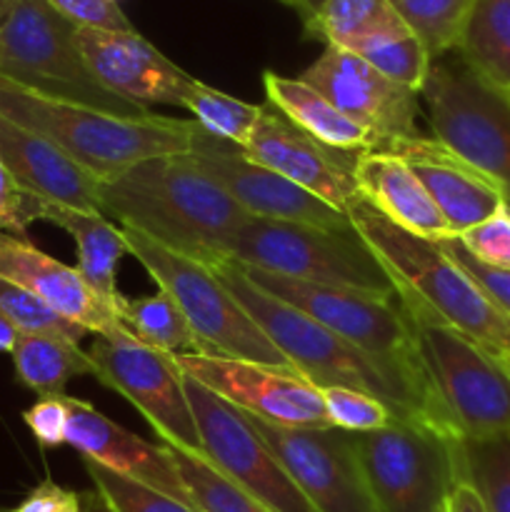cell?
<instances>
[{
  "label": "cell",
  "mask_w": 510,
  "mask_h": 512,
  "mask_svg": "<svg viewBox=\"0 0 510 512\" xmlns=\"http://www.w3.org/2000/svg\"><path fill=\"white\" fill-rule=\"evenodd\" d=\"M353 178L360 198L398 228L435 243L455 238L425 185L400 155L385 150L358 153Z\"/></svg>",
  "instance_id": "cell-24"
},
{
  "label": "cell",
  "mask_w": 510,
  "mask_h": 512,
  "mask_svg": "<svg viewBox=\"0 0 510 512\" xmlns=\"http://www.w3.org/2000/svg\"><path fill=\"white\" fill-rule=\"evenodd\" d=\"M0 278L20 285L70 323L95 335L125 333L118 305L105 303L85 285L78 268L50 258L23 235L0 230Z\"/></svg>",
  "instance_id": "cell-20"
},
{
  "label": "cell",
  "mask_w": 510,
  "mask_h": 512,
  "mask_svg": "<svg viewBox=\"0 0 510 512\" xmlns=\"http://www.w3.org/2000/svg\"><path fill=\"white\" fill-rule=\"evenodd\" d=\"M420 365L463 440L510 438V375L503 363L433 313L398 295Z\"/></svg>",
  "instance_id": "cell-6"
},
{
  "label": "cell",
  "mask_w": 510,
  "mask_h": 512,
  "mask_svg": "<svg viewBox=\"0 0 510 512\" xmlns=\"http://www.w3.org/2000/svg\"><path fill=\"white\" fill-rule=\"evenodd\" d=\"M230 260L305 283L395 295L393 278L353 225L320 228L288 220L250 218L235 233Z\"/></svg>",
  "instance_id": "cell-7"
},
{
  "label": "cell",
  "mask_w": 510,
  "mask_h": 512,
  "mask_svg": "<svg viewBox=\"0 0 510 512\" xmlns=\"http://www.w3.org/2000/svg\"><path fill=\"white\" fill-rule=\"evenodd\" d=\"M173 358L183 375L198 380L240 413L283 428H330L323 395L298 370L210 353Z\"/></svg>",
  "instance_id": "cell-14"
},
{
  "label": "cell",
  "mask_w": 510,
  "mask_h": 512,
  "mask_svg": "<svg viewBox=\"0 0 510 512\" xmlns=\"http://www.w3.org/2000/svg\"><path fill=\"white\" fill-rule=\"evenodd\" d=\"M123 235L128 255H133L148 270L153 283L173 298L195 338L203 343L205 353L290 368L288 360L230 295L213 268L173 253L130 228H123Z\"/></svg>",
  "instance_id": "cell-9"
},
{
  "label": "cell",
  "mask_w": 510,
  "mask_h": 512,
  "mask_svg": "<svg viewBox=\"0 0 510 512\" xmlns=\"http://www.w3.org/2000/svg\"><path fill=\"white\" fill-rule=\"evenodd\" d=\"M75 30L45 0H18L0 23V78L60 103L123 118H148V108L108 93L95 80L80 53Z\"/></svg>",
  "instance_id": "cell-5"
},
{
  "label": "cell",
  "mask_w": 510,
  "mask_h": 512,
  "mask_svg": "<svg viewBox=\"0 0 510 512\" xmlns=\"http://www.w3.org/2000/svg\"><path fill=\"white\" fill-rule=\"evenodd\" d=\"M320 395H323L325 418L330 428H338L343 433H370L395 420L388 405L363 390L325 388L320 390Z\"/></svg>",
  "instance_id": "cell-38"
},
{
  "label": "cell",
  "mask_w": 510,
  "mask_h": 512,
  "mask_svg": "<svg viewBox=\"0 0 510 512\" xmlns=\"http://www.w3.org/2000/svg\"><path fill=\"white\" fill-rule=\"evenodd\" d=\"M418 95L433 138L498 185L510 208V95L478 78L458 53L430 63Z\"/></svg>",
  "instance_id": "cell-8"
},
{
  "label": "cell",
  "mask_w": 510,
  "mask_h": 512,
  "mask_svg": "<svg viewBox=\"0 0 510 512\" xmlns=\"http://www.w3.org/2000/svg\"><path fill=\"white\" fill-rule=\"evenodd\" d=\"M303 83L318 90L325 100L355 123L365 125L390 143L418 138L420 95L365 63L353 50L325 45L323 55L300 75Z\"/></svg>",
  "instance_id": "cell-17"
},
{
  "label": "cell",
  "mask_w": 510,
  "mask_h": 512,
  "mask_svg": "<svg viewBox=\"0 0 510 512\" xmlns=\"http://www.w3.org/2000/svg\"><path fill=\"white\" fill-rule=\"evenodd\" d=\"M345 213L390 273L395 293L413 298L498 360H510V315L435 240L398 228L360 195Z\"/></svg>",
  "instance_id": "cell-3"
},
{
  "label": "cell",
  "mask_w": 510,
  "mask_h": 512,
  "mask_svg": "<svg viewBox=\"0 0 510 512\" xmlns=\"http://www.w3.org/2000/svg\"><path fill=\"white\" fill-rule=\"evenodd\" d=\"M165 448L170 450L175 470L198 512H273L243 488H238L233 480L225 478L220 470H215L205 455L188 453L173 445H165Z\"/></svg>",
  "instance_id": "cell-31"
},
{
  "label": "cell",
  "mask_w": 510,
  "mask_h": 512,
  "mask_svg": "<svg viewBox=\"0 0 510 512\" xmlns=\"http://www.w3.org/2000/svg\"><path fill=\"white\" fill-rule=\"evenodd\" d=\"M80 508H83V493L63 488L53 480H43L10 512H80Z\"/></svg>",
  "instance_id": "cell-44"
},
{
  "label": "cell",
  "mask_w": 510,
  "mask_h": 512,
  "mask_svg": "<svg viewBox=\"0 0 510 512\" xmlns=\"http://www.w3.org/2000/svg\"><path fill=\"white\" fill-rule=\"evenodd\" d=\"M500 363H503V368H505V373L510 375V360H500Z\"/></svg>",
  "instance_id": "cell-51"
},
{
  "label": "cell",
  "mask_w": 510,
  "mask_h": 512,
  "mask_svg": "<svg viewBox=\"0 0 510 512\" xmlns=\"http://www.w3.org/2000/svg\"><path fill=\"white\" fill-rule=\"evenodd\" d=\"M100 213L118 218L173 253L213 268L230 260V245L250 215L190 155L143 160L100 183Z\"/></svg>",
  "instance_id": "cell-2"
},
{
  "label": "cell",
  "mask_w": 510,
  "mask_h": 512,
  "mask_svg": "<svg viewBox=\"0 0 510 512\" xmlns=\"http://www.w3.org/2000/svg\"><path fill=\"white\" fill-rule=\"evenodd\" d=\"M68 395H53V398H40L23 413V423L33 433L43 448H58L65 445L68 433Z\"/></svg>",
  "instance_id": "cell-42"
},
{
  "label": "cell",
  "mask_w": 510,
  "mask_h": 512,
  "mask_svg": "<svg viewBox=\"0 0 510 512\" xmlns=\"http://www.w3.org/2000/svg\"><path fill=\"white\" fill-rule=\"evenodd\" d=\"M80 512H113V510H110V505L105 503L103 495L93 488L83 493V508H80Z\"/></svg>",
  "instance_id": "cell-47"
},
{
  "label": "cell",
  "mask_w": 510,
  "mask_h": 512,
  "mask_svg": "<svg viewBox=\"0 0 510 512\" xmlns=\"http://www.w3.org/2000/svg\"><path fill=\"white\" fill-rule=\"evenodd\" d=\"M118 310L125 330L148 348L168 355L205 353L185 315L163 290L143 298H120Z\"/></svg>",
  "instance_id": "cell-29"
},
{
  "label": "cell",
  "mask_w": 510,
  "mask_h": 512,
  "mask_svg": "<svg viewBox=\"0 0 510 512\" xmlns=\"http://www.w3.org/2000/svg\"><path fill=\"white\" fill-rule=\"evenodd\" d=\"M365 488L378 512H445L458 478V443L413 420L350 433Z\"/></svg>",
  "instance_id": "cell-10"
},
{
  "label": "cell",
  "mask_w": 510,
  "mask_h": 512,
  "mask_svg": "<svg viewBox=\"0 0 510 512\" xmlns=\"http://www.w3.org/2000/svg\"><path fill=\"white\" fill-rule=\"evenodd\" d=\"M15 3H18V0H0V23H3L5 15H8L10 10H13Z\"/></svg>",
  "instance_id": "cell-49"
},
{
  "label": "cell",
  "mask_w": 510,
  "mask_h": 512,
  "mask_svg": "<svg viewBox=\"0 0 510 512\" xmlns=\"http://www.w3.org/2000/svg\"><path fill=\"white\" fill-rule=\"evenodd\" d=\"M460 245L490 268L510 270V208L505 205L488 220L458 235Z\"/></svg>",
  "instance_id": "cell-39"
},
{
  "label": "cell",
  "mask_w": 510,
  "mask_h": 512,
  "mask_svg": "<svg viewBox=\"0 0 510 512\" xmlns=\"http://www.w3.org/2000/svg\"><path fill=\"white\" fill-rule=\"evenodd\" d=\"M243 150L250 160L283 175L290 183L318 195L335 210L345 213L358 198L353 160L358 153H338L295 128L280 110L260 105V118ZM348 215V213H345Z\"/></svg>",
  "instance_id": "cell-18"
},
{
  "label": "cell",
  "mask_w": 510,
  "mask_h": 512,
  "mask_svg": "<svg viewBox=\"0 0 510 512\" xmlns=\"http://www.w3.org/2000/svg\"><path fill=\"white\" fill-rule=\"evenodd\" d=\"M275 3L285 5V8H293L295 10V0H275Z\"/></svg>",
  "instance_id": "cell-50"
},
{
  "label": "cell",
  "mask_w": 510,
  "mask_h": 512,
  "mask_svg": "<svg viewBox=\"0 0 510 512\" xmlns=\"http://www.w3.org/2000/svg\"><path fill=\"white\" fill-rule=\"evenodd\" d=\"M183 108L193 113L195 123L203 133L238 145V148H245L260 118V105L245 103V100L233 98L218 88H210L195 78L185 93Z\"/></svg>",
  "instance_id": "cell-34"
},
{
  "label": "cell",
  "mask_w": 510,
  "mask_h": 512,
  "mask_svg": "<svg viewBox=\"0 0 510 512\" xmlns=\"http://www.w3.org/2000/svg\"><path fill=\"white\" fill-rule=\"evenodd\" d=\"M458 473L478 490L488 512H510V438L460 440Z\"/></svg>",
  "instance_id": "cell-33"
},
{
  "label": "cell",
  "mask_w": 510,
  "mask_h": 512,
  "mask_svg": "<svg viewBox=\"0 0 510 512\" xmlns=\"http://www.w3.org/2000/svg\"><path fill=\"white\" fill-rule=\"evenodd\" d=\"M263 88L265 98L275 110H280L295 128L323 143L325 148L338 153L385 150V140L380 135L340 113L330 100H325L318 90L300 78H285L273 70H265Z\"/></svg>",
  "instance_id": "cell-25"
},
{
  "label": "cell",
  "mask_w": 510,
  "mask_h": 512,
  "mask_svg": "<svg viewBox=\"0 0 510 512\" xmlns=\"http://www.w3.org/2000/svg\"><path fill=\"white\" fill-rule=\"evenodd\" d=\"M190 158L250 215L263 220H288L320 228H350V218L318 195L290 183L283 175L250 160L238 145L210 138L195 123Z\"/></svg>",
  "instance_id": "cell-16"
},
{
  "label": "cell",
  "mask_w": 510,
  "mask_h": 512,
  "mask_svg": "<svg viewBox=\"0 0 510 512\" xmlns=\"http://www.w3.org/2000/svg\"><path fill=\"white\" fill-rule=\"evenodd\" d=\"M183 385L203 455L215 470L273 512H318L290 480L248 415L188 375Z\"/></svg>",
  "instance_id": "cell-13"
},
{
  "label": "cell",
  "mask_w": 510,
  "mask_h": 512,
  "mask_svg": "<svg viewBox=\"0 0 510 512\" xmlns=\"http://www.w3.org/2000/svg\"><path fill=\"white\" fill-rule=\"evenodd\" d=\"M455 53L478 78L510 95V0H473Z\"/></svg>",
  "instance_id": "cell-27"
},
{
  "label": "cell",
  "mask_w": 510,
  "mask_h": 512,
  "mask_svg": "<svg viewBox=\"0 0 510 512\" xmlns=\"http://www.w3.org/2000/svg\"><path fill=\"white\" fill-rule=\"evenodd\" d=\"M68 400V433L65 445L78 450L83 460L98 463L103 468L115 470L125 478L140 480L160 493L190 503L188 490L175 470L170 450L165 445L148 443L123 425L105 418L100 410L78 398ZM193 505V503H190ZM195 508V505H193Z\"/></svg>",
  "instance_id": "cell-21"
},
{
  "label": "cell",
  "mask_w": 510,
  "mask_h": 512,
  "mask_svg": "<svg viewBox=\"0 0 510 512\" xmlns=\"http://www.w3.org/2000/svg\"><path fill=\"white\" fill-rule=\"evenodd\" d=\"M403 25L390 0H323L315 18L303 28L308 38L350 48L355 40Z\"/></svg>",
  "instance_id": "cell-30"
},
{
  "label": "cell",
  "mask_w": 510,
  "mask_h": 512,
  "mask_svg": "<svg viewBox=\"0 0 510 512\" xmlns=\"http://www.w3.org/2000/svg\"><path fill=\"white\" fill-rule=\"evenodd\" d=\"M345 50H353L355 55H360L365 63L373 65L385 78L395 80V83L405 85L415 93H420L425 78H428L430 63H433L425 45L405 25L355 40Z\"/></svg>",
  "instance_id": "cell-32"
},
{
  "label": "cell",
  "mask_w": 510,
  "mask_h": 512,
  "mask_svg": "<svg viewBox=\"0 0 510 512\" xmlns=\"http://www.w3.org/2000/svg\"><path fill=\"white\" fill-rule=\"evenodd\" d=\"M320 5H323V0H295V10H298L303 25H308L310 20L315 18V13L320 10Z\"/></svg>",
  "instance_id": "cell-48"
},
{
  "label": "cell",
  "mask_w": 510,
  "mask_h": 512,
  "mask_svg": "<svg viewBox=\"0 0 510 512\" xmlns=\"http://www.w3.org/2000/svg\"><path fill=\"white\" fill-rule=\"evenodd\" d=\"M115 3H118V0H115Z\"/></svg>",
  "instance_id": "cell-53"
},
{
  "label": "cell",
  "mask_w": 510,
  "mask_h": 512,
  "mask_svg": "<svg viewBox=\"0 0 510 512\" xmlns=\"http://www.w3.org/2000/svg\"><path fill=\"white\" fill-rule=\"evenodd\" d=\"M38 220L58 225L78 245V273L105 303L120 305L118 265L128 255L123 228H115L103 213L63 208L38 200Z\"/></svg>",
  "instance_id": "cell-26"
},
{
  "label": "cell",
  "mask_w": 510,
  "mask_h": 512,
  "mask_svg": "<svg viewBox=\"0 0 510 512\" xmlns=\"http://www.w3.org/2000/svg\"><path fill=\"white\" fill-rule=\"evenodd\" d=\"M0 313L18 328V333L58 335V338L73 340V343H80L88 335V330L55 313L33 293L3 278H0Z\"/></svg>",
  "instance_id": "cell-37"
},
{
  "label": "cell",
  "mask_w": 510,
  "mask_h": 512,
  "mask_svg": "<svg viewBox=\"0 0 510 512\" xmlns=\"http://www.w3.org/2000/svg\"><path fill=\"white\" fill-rule=\"evenodd\" d=\"M88 358L93 378L123 395L148 420L163 445L203 455L198 425L185 398V375L173 355L148 348L125 330L95 335Z\"/></svg>",
  "instance_id": "cell-12"
},
{
  "label": "cell",
  "mask_w": 510,
  "mask_h": 512,
  "mask_svg": "<svg viewBox=\"0 0 510 512\" xmlns=\"http://www.w3.org/2000/svg\"><path fill=\"white\" fill-rule=\"evenodd\" d=\"M260 438L318 512H378L365 488L350 433L283 428L248 415Z\"/></svg>",
  "instance_id": "cell-15"
},
{
  "label": "cell",
  "mask_w": 510,
  "mask_h": 512,
  "mask_svg": "<svg viewBox=\"0 0 510 512\" xmlns=\"http://www.w3.org/2000/svg\"><path fill=\"white\" fill-rule=\"evenodd\" d=\"M0 512H10V510H3V508H0Z\"/></svg>",
  "instance_id": "cell-52"
},
{
  "label": "cell",
  "mask_w": 510,
  "mask_h": 512,
  "mask_svg": "<svg viewBox=\"0 0 510 512\" xmlns=\"http://www.w3.org/2000/svg\"><path fill=\"white\" fill-rule=\"evenodd\" d=\"M20 333L3 313H0V353H13L15 343H18Z\"/></svg>",
  "instance_id": "cell-46"
},
{
  "label": "cell",
  "mask_w": 510,
  "mask_h": 512,
  "mask_svg": "<svg viewBox=\"0 0 510 512\" xmlns=\"http://www.w3.org/2000/svg\"><path fill=\"white\" fill-rule=\"evenodd\" d=\"M75 40L90 73L108 93L140 108L148 105L183 108L193 78L173 60L165 58L138 30L118 33V30L78 28Z\"/></svg>",
  "instance_id": "cell-19"
},
{
  "label": "cell",
  "mask_w": 510,
  "mask_h": 512,
  "mask_svg": "<svg viewBox=\"0 0 510 512\" xmlns=\"http://www.w3.org/2000/svg\"><path fill=\"white\" fill-rule=\"evenodd\" d=\"M10 358H13L15 380L38 393L40 398L65 395L70 380L93 375L88 350H80L78 343L58 335L20 333Z\"/></svg>",
  "instance_id": "cell-28"
},
{
  "label": "cell",
  "mask_w": 510,
  "mask_h": 512,
  "mask_svg": "<svg viewBox=\"0 0 510 512\" xmlns=\"http://www.w3.org/2000/svg\"><path fill=\"white\" fill-rule=\"evenodd\" d=\"M33 220H38V198L25 193L0 163V230L23 235Z\"/></svg>",
  "instance_id": "cell-43"
},
{
  "label": "cell",
  "mask_w": 510,
  "mask_h": 512,
  "mask_svg": "<svg viewBox=\"0 0 510 512\" xmlns=\"http://www.w3.org/2000/svg\"><path fill=\"white\" fill-rule=\"evenodd\" d=\"M385 153L400 155L413 168L455 238L505 208L498 185L435 138L395 140Z\"/></svg>",
  "instance_id": "cell-22"
},
{
  "label": "cell",
  "mask_w": 510,
  "mask_h": 512,
  "mask_svg": "<svg viewBox=\"0 0 510 512\" xmlns=\"http://www.w3.org/2000/svg\"><path fill=\"white\" fill-rule=\"evenodd\" d=\"M0 163L5 165L10 178L33 198L63 208L85 210V213H100V180L48 138L3 115H0Z\"/></svg>",
  "instance_id": "cell-23"
},
{
  "label": "cell",
  "mask_w": 510,
  "mask_h": 512,
  "mask_svg": "<svg viewBox=\"0 0 510 512\" xmlns=\"http://www.w3.org/2000/svg\"><path fill=\"white\" fill-rule=\"evenodd\" d=\"M390 5L435 60L455 53L473 0H390Z\"/></svg>",
  "instance_id": "cell-35"
},
{
  "label": "cell",
  "mask_w": 510,
  "mask_h": 512,
  "mask_svg": "<svg viewBox=\"0 0 510 512\" xmlns=\"http://www.w3.org/2000/svg\"><path fill=\"white\" fill-rule=\"evenodd\" d=\"M213 273L223 280L225 288L243 305L255 325L268 335L290 368L298 370L315 388L363 390L388 405L395 420H413L438 430L445 438L463 440L423 370L363 353L300 310L255 288L233 260L215 263Z\"/></svg>",
  "instance_id": "cell-1"
},
{
  "label": "cell",
  "mask_w": 510,
  "mask_h": 512,
  "mask_svg": "<svg viewBox=\"0 0 510 512\" xmlns=\"http://www.w3.org/2000/svg\"><path fill=\"white\" fill-rule=\"evenodd\" d=\"M445 512H488L485 503L480 500L478 490L458 473L453 488H450L448 500H445Z\"/></svg>",
  "instance_id": "cell-45"
},
{
  "label": "cell",
  "mask_w": 510,
  "mask_h": 512,
  "mask_svg": "<svg viewBox=\"0 0 510 512\" xmlns=\"http://www.w3.org/2000/svg\"><path fill=\"white\" fill-rule=\"evenodd\" d=\"M95 490L105 498L113 512H198L190 503H183L178 498L160 493L140 480L125 478L115 470L103 468L98 463L83 460Z\"/></svg>",
  "instance_id": "cell-36"
},
{
  "label": "cell",
  "mask_w": 510,
  "mask_h": 512,
  "mask_svg": "<svg viewBox=\"0 0 510 512\" xmlns=\"http://www.w3.org/2000/svg\"><path fill=\"white\" fill-rule=\"evenodd\" d=\"M240 270L248 275L255 288L300 310L363 353L405 365V368L423 370L410 318L398 293L378 295L368 293V290L343 288V285L305 283V280L263 273V270L248 268V265H240Z\"/></svg>",
  "instance_id": "cell-11"
},
{
  "label": "cell",
  "mask_w": 510,
  "mask_h": 512,
  "mask_svg": "<svg viewBox=\"0 0 510 512\" xmlns=\"http://www.w3.org/2000/svg\"><path fill=\"white\" fill-rule=\"evenodd\" d=\"M438 245L480 285V288H483V293L488 295L505 315H510V270L490 268V265L475 260L473 255L460 245L458 238L440 240Z\"/></svg>",
  "instance_id": "cell-41"
},
{
  "label": "cell",
  "mask_w": 510,
  "mask_h": 512,
  "mask_svg": "<svg viewBox=\"0 0 510 512\" xmlns=\"http://www.w3.org/2000/svg\"><path fill=\"white\" fill-rule=\"evenodd\" d=\"M0 115L40 133L105 183L143 160L188 155L195 120L123 118L85 105L60 103L0 78Z\"/></svg>",
  "instance_id": "cell-4"
},
{
  "label": "cell",
  "mask_w": 510,
  "mask_h": 512,
  "mask_svg": "<svg viewBox=\"0 0 510 512\" xmlns=\"http://www.w3.org/2000/svg\"><path fill=\"white\" fill-rule=\"evenodd\" d=\"M45 3L65 20H70L75 28L118 30V33L135 30L115 0H45Z\"/></svg>",
  "instance_id": "cell-40"
}]
</instances>
